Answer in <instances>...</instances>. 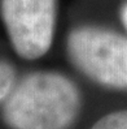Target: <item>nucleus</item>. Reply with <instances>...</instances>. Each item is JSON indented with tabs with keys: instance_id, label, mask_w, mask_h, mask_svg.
Listing matches in <instances>:
<instances>
[{
	"instance_id": "3",
	"label": "nucleus",
	"mask_w": 127,
	"mask_h": 129,
	"mask_svg": "<svg viewBox=\"0 0 127 129\" xmlns=\"http://www.w3.org/2000/svg\"><path fill=\"white\" fill-rule=\"evenodd\" d=\"M2 14L12 44L21 57L38 59L49 50L56 0H3Z\"/></svg>"
},
{
	"instance_id": "1",
	"label": "nucleus",
	"mask_w": 127,
	"mask_h": 129,
	"mask_svg": "<svg viewBox=\"0 0 127 129\" xmlns=\"http://www.w3.org/2000/svg\"><path fill=\"white\" fill-rule=\"evenodd\" d=\"M78 110V90L68 78L36 73L25 78L9 96L4 117L13 129H65Z\"/></svg>"
},
{
	"instance_id": "6",
	"label": "nucleus",
	"mask_w": 127,
	"mask_h": 129,
	"mask_svg": "<svg viewBox=\"0 0 127 129\" xmlns=\"http://www.w3.org/2000/svg\"><path fill=\"white\" fill-rule=\"evenodd\" d=\"M122 21H123V25L127 30V5L123 8V12H122Z\"/></svg>"
},
{
	"instance_id": "5",
	"label": "nucleus",
	"mask_w": 127,
	"mask_h": 129,
	"mask_svg": "<svg viewBox=\"0 0 127 129\" xmlns=\"http://www.w3.org/2000/svg\"><path fill=\"white\" fill-rule=\"evenodd\" d=\"M14 82V71L13 68L4 61H0V101L11 93Z\"/></svg>"
},
{
	"instance_id": "4",
	"label": "nucleus",
	"mask_w": 127,
	"mask_h": 129,
	"mask_svg": "<svg viewBox=\"0 0 127 129\" xmlns=\"http://www.w3.org/2000/svg\"><path fill=\"white\" fill-rule=\"evenodd\" d=\"M92 129H127V111H121L102 117Z\"/></svg>"
},
{
	"instance_id": "2",
	"label": "nucleus",
	"mask_w": 127,
	"mask_h": 129,
	"mask_svg": "<svg viewBox=\"0 0 127 129\" xmlns=\"http://www.w3.org/2000/svg\"><path fill=\"white\" fill-rule=\"evenodd\" d=\"M73 60L84 73L106 86L127 89V39L96 27H82L69 38Z\"/></svg>"
}]
</instances>
